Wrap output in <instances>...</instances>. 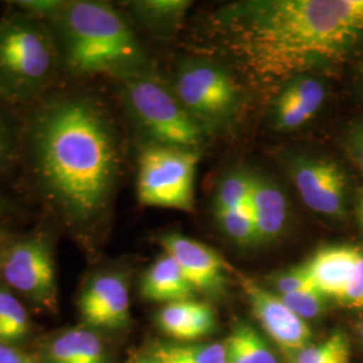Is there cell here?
Wrapping results in <instances>:
<instances>
[{
  "label": "cell",
  "instance_id": "6da1fadb",
  "mask_svg": "<svg viewBox=\"0 0 363 363\" xmlns=\"http://www.w3.org/2000/svg\"><path fill=\"white\" fill-rule=\"evenodd\" d=\"M21 111L19 166L28 190L58 226L89 242L111 211L121 167L106 106L65 79Z\"/></svg>",
  "mask_w": 363,
  "mask_h": 363
},
{
  "label": "cell",
  "instance_id": "7a4b0ae2",
  "mask_svg": "<svg viewBox=\"0 0 363 363\" xmlns=\"http://www.w3.org/2000/svg\"><path fill=\"white\" fill-rule=\"evenodd\" d=\"M228 50L264 82L311 76L363 34V0H250L217 15Z\"/></svg>",
  "mask_w": 363,
  "mask_h": 363
},
{
  "label": "cell",
  "instance_id": "3957f363",
  "mask_svg": "<svg viewBox=\"0 0 363 363\" xmlns=\"http://www.w3.org/2000/svg\"><path fill=\"white\" fill-rule=\"evenodd\" d=\"M48 25L69 81L116 79L151 66L130 22L106 1L67 0Z\"/></svg>",
  "mask_w": 363,
  "mask_h": 363
},
{
  "label": "cell",
  "instance_id": "277c9868",
  "mask_svg": "<svg viewBox=\"0 0 363 363\" xmlns=\"http://www.w3.org/2000/svg\"><path fill=\"white\" fill-rule=\"evenodd\" d=\"M64 81L52 30L25 13L0 21V104L23 109Z\"/></svg>",
  "mask_w": 363,
  "mask_h": 363
},
{
  "label": "cell",
  "instance_id": "5b68a950",
  "mask_svg": "<svg viewBox=\"0 0 363 363\" xmlns=\"http://www.w3.org/2000/svg\"><path fill=\"white\" fill-rule=\"evenodd\" d=\"M120 101L143 145L155 144L195 150L202 128L186 112L177 94L152 66L115 79Z\"/></svg>",
  "mask_w": 363,
  "mask_h": 363
},
{
  "label": "cell",
  "instance_id": "8992f818",
  "mask_svg": "<svg viewBox=\"0 0 363 363\" xmlns=\"http://www.w3.org/2000/svg\"><path fill=\"white\" fill-rule=\"evenodd\" d=\"M195 150L143 145L138 159L136 194L143 206L190 213L194 208Z\"/></svg>",
  "mask_w": 363,
  "mask_h": 363
},
{
  "label": "cell",
  "instance_id": "52a82bcc",
  "mask_svg": "<svg viewBox=\"0 0 363 363\" xmlns=\"http://www.w3.org/2000/svg\"><path fill=\"white\" fill-rule=\"evenodd\" d=\"M0 277L15 295L39 310L55 311L58 284L52 230L40 226L26 235H13L0 265Z\"/></svg>",
  "mask_w": 363,
  "mask_h": 363
},
{
  "label": "cell",
  "instance_id": "ba28073f",
  "mask_svg": "<svg viewBox=\"0 0 363 363\" xmlns=\"http://www.w3.org/2000/svg\"><path fill=\"white\" fill-rule=\"evenodd\" d=\"M172 91L202 130L226 124L238 111L240 91L235 81L225 69L210 62H182Z\"/></svg>",
  "mask_w": 363,
  "mask_h": 363
},
{
  "label": "cell",
  "instance_id": "9c48e42d",
  "mask_svg": "<svg viewBox=\"0 0 363 363\" xmlns=\"http://www.w3.org/2000/svg\"><path fill=\"white\" fill-rule=\"evenodd\" d=\"M284 169L300 199L313 213L339 217L346 202L347 178L335 162L315 156L289 155Z\"/></svg>",
  "mask_w": 363,
  "mask_h": 363
},
{
  "label": "cell",
  "instance_id": "30bf717a",
  "mask_svg": "<svg viewBox=\"0 0 363 363\" xmlns=\"http://www.w3.org/2000/svg\"><path fill=\"white\" fill-rule=\"evenodd\" d=\"M78 311L88 328L120 330L130 319V286L117 271L93 273L78 295Z\"/></svg>",
  "mask_w": 363,
  "mask_h": 363
},
{
  "label": "cell",
  "instance_id": "8fae6325",
  "mask_svg": "<svg viewBox=\"0 0 363 363\" xmlns=\"http://www.w3.org/2000/svg\"><path fill=\"white\" fill-rule=\"evenodd\" d=\"M240 283L250 311L283 350L294 354L311 343L308 323L291 311L279 295L259 286L250 277L240 276Z\"/></svg>",
  "mask_w": 363,
  "mask_h": 363
},
{
  "label": "cell",
  "instance_id": "7c38bea8",
  "mask_svg": "<svg viewBox=\"0 0 363 363\" xmlns=\"http://www.w3.org/2000/svg\"><path fill=\"white\" fill-rule=\"evenodd\" d=\"M159 244L177 261L196 292L218 295L225 289L226 267L216 250L175 232L160 235Z\"/></svg>",
  "mask_w": 363,
  "mask_h": 363
},
{
  "label": "cell",
  "instance_id": "4fadbf2b",
  "mask_svg": "<svg viewBox=\"0 0 363 363\" xmlns=\"http://www.w3.org/2000/svg\"><path fill=\"white\" fill-rule=\"evenodd\" d=\"M325 85L313 76L286 81L272 105V124L276 130H294L304 127L325 104Z\"/></svg>",
  "mask_w": 363,
  "mask_h": 363
},
{
  "label": "cell",
  "instance_id": "5bb4252c",
  "mask_svg": "<svg viewBox=\"0 0 363 363\" xmlns=\"http://www.w3.org/2000/svg\"><path fill=\"white\" fill-rule=\"evenodd\" d=\"M362 255L358 247L346 245L318 250L306 262L315 288L325 298L339 300L349 286Z\"/></svg>",
  "mask_w": 363,
  "mask_h": 363
},
{
  "label": "cell",
  "instance_id": "9a60e30c",
  "mask_svg": "<svg viewBox=\"0 0 363 363\" xmlns=\"http://www.w3.org/2000/svg\"><path fill=\"white\" fill-rule=\"evenodd\" d=\"M249 213L253 220L257 242H272L286 229L288 218L286 194L276 182L268 177L255 174Z\"/></svg>",
  "mask_w": 363,
  "mask_h": 363
},
{
  "label": "cell",
  "instance_id": "2e32d148",
  "mask_svg": "<svg viewBox=\"0 0 363 363\" xmlns=\"http://www.w3.org/2000/svg\"><path fill=\"white\" fill-rule=\"evenodd\" d=\"M156 322L169 337L190 343L213 334L217 316L206 303L190 298L164 304L156 316Z\"/></svg>",
  "mask_w": 363,
  "mask_h": 363
},
{
  "label": "cell",
  "instance_id": "e0dca14e",
  "mask_svg": "<svg viewBox=\"0 0 363 363\" xmlns=\"http://www.w3.org/2000/svg\"><path fill=\"white\" fill-rule=\"evenodd\" d=\"M194 286L182 272L177 261L164 253L145 271L140 283V294L148 301L177 303L194 298Z\"/></svg>",
  "mask_w": 363,
  "mask_h": 363
},
{
  "label": "cell",
  "instance_id": "ac0fdd59",
  "mask_svg": "<svg viewBox=\"0 0 363 363\" xmlns=\"http://www.w3.org/2000/svg\"><path fill=\"white\" fill-rule=\"evenodd\" d=\"M43 363H109L104 342L88 327L72 328L52 337Z\"/></svg>",
  "mask_w": 363,
  "mask_h": 363
},
{
  "label": "cell",
  "instance_id": "d6986e66",
  "mask_svg": "<svg viewBox=\"0 0 363 363\" xmlns=\"http://www.w3.org/2000/svg\"><path fill=\"white\" fill-rule=\"evenodd\" d=\"M135 21L157 38H169L181 26L191 1L136 0L125 3Z\"/></svg>",
  "mask_w": 363,
  "mask_h": 363
},
{
  "label": "cell",
  "instance_id": "ffe728a7",
  "mask_svg": "<svg viewBox=\"0 0 363 363\" xmlns=\"http://www.w3.org/2000/svg\"><path fill=\"white\" fill-rule=\"evenodd\" d=\"M223 345L228 363H279L271 347L252 325L237 323Z\"/></svg>",
  "mask_w": 363,
  "mask_h": 363
},
{
  "label": "cell",
  "instance_id": "44dd1931",
  "mask_svg": "<svg viewBox=\"0 0 363 363\" xmlns=\"http://www.w3.org/2000/svg\"><path fill=\"white\" fill-rule=\"evenodd\" d=\"M30 333L26 308L11 289L0 286V342L16 345Z\"/></svg>",
  "mask_w": 363,
  "mask_h": 363
},
{
  "label": "cell",
  "instance_id": "7402d4cb",
  "mask_svg": "<svg viewBox=\"0 0 363 363\" xmlns=\"http://www.w3.org/2000/svg\"><path fill=\"white\" fill-rule=\"evenodd\" d=\"M151 354L164 363H228L223 343L162 345Z\"/></svg>",
  "mask_w": 363,
  "mask_h": 363
},
{
  "label": "cell",
  "instance_id": "603a6c76",
  "mask_svg": "<svg viewBox=\"0 0 363 363\" xmlns=\"http://www.w3.org/2000/svg\"><path fill=\"white\" fill-rule=\"evenodd\" d=\"M255 174L247 169H234L220 179L216 198H214V214L249 208L250 195L253 190Z\"/></svg>",
  "mask_w": 363,
  "mask_h": 363
},
{
  "label": "cell",
  "instance_id": "cb8c5ba5",
  "mask_svg": "<svg viewBox=\"0 0 363 363\" xmlns=\"http://www.w3.org/2000/svg\"><path fill=\"white\" fill-rule=\"evenodd\" d=\"M291 355V363H349L350 340L345 333L335 331L323 340L310 343Z\"/></svg>",
  "mask_w": 363,
  "mask_h": 363
},
{
  "label": "cell",
  "instance_id": "d4e9b609",
  "mask_svg": "<svg viewBox=\"0 0 363 363\" xmlns=\"http://www.w3.org/2000/svg\"><path fill=\"white\" fill-rule=\"evenodd\" d=\"M21 127L18 116L0 104V177L19 164Z\"/></svg>",
  "mask_w": 363,
  "mask_h": 363
},
{
  "label": "cell",
  "instance_id": "484cf974",
  "mask_svg": "<svg viewBox=\"0 0 363 363\" xmlns=\"http://www.w3.org/2000/svg\"><path fill=\"white\" fill-rule=\"evenodd\" d=\"M216 218L218 220L223 233L235 244L244 247L259 244L249 208H237L217 213Z\"/></svg>",
  "mask_w": 363,
  "mask_h": 363
},
{
  "label": "cell",
  "instance_id": "4316f807",
  "mask_svg": "<svg viewBox=\"0 0 363 363\" xmlns=\"http://www.w3.org/2000/svg\"><path fill=\"white\" fill-rule=\"evenodd\" d=\"M280 298L286 304V307L292 312H295L298 318L303 320L316 319L322 315L325 308V296L320 294L318 289L311 288L306 291H300L295 294H289Z\"/></svg>",
  "mask_w": 363,
  "mask_h": 363
},
{
  "label": "cell",
  "instance_id": "83f0119b",
  "mask_svg": "<svg viewBox=\"0 0 363 363\" xmlns=\"http://www.w3.org/2000/svg\"><path fill=\"white\" fill-rule=\"evenodd\" d=\"M273 286L276 289V295L279 296L315 288L306 264L277 273L273 277Z\"/></svg>",
  "mask_w": 363,
  "mask_h": 363
},
{
  "label": "cell",
  "instance_id": "f1b7e54d",
  "mask_svg": "<svg viewBox=\"0 0 363 363\" xmlns=\"http://www.w3.org/2000/svg\"><path fill=\"white\" fill-rule=\"evenodd\" d=\"M67 0H16L10 1V7L43 22H50L65 7Z\"/></svg>",
  "mask_w": 363,
  "mask_h": 363
},
{
  "label": "cell",
  "instance_id": "f546056e",
  "mask_svg": "<svg viewBox=\"0 0 363 363\" xmlns=\"http://www.w3.org/2000/svg\"><path fill=\"white\" fill-rule=\"evenodd\" d=\"M337 301L352 310L363 311V255L357 265L355 272L352 274L349 286Z\"/></svg>",
  "mask_w": 363,
  "mask_h": 363
},
{
  "label": "cell",
  "instance_id": "4dcf8cb0",
  "mask_svg": "<svg viewBox=\"0 0 363 363\" xmlns=\"http://www.w3.org/2000/svg\"><path fill=\"white\" fill-rule=\"evenodd\" d=\"M0 363H38L37 359L27 354L25 351L19 350L13 345H6L0 342Z\"/></svg>",
  "mask_w": 363,
  "mask_h": 363
},
{
  "label": "cell",
  "instance_id": "1f68e13d",
  "mask_svg": "<svg viewBox=\"0 0 363 363\" xmlns=\"http://www.w3.org/2000/svg\"><path fill=\"white\" fill-rule=\"evenodd\" d=\"M349 154L354 163L363 171V127L354 130L349 140Z\"/></svg>",
  "mask_w": 363,
  "mask_h": 363
},
{
  "label": "cell",
  "instance_id": "d6a6232c",
  "mask_svg": "<svg viewBox=\"0 0 363 363\" xmlns=\"http://www.w3.org/2000/svg\"><path fill=\"white\" fill-rule=\"evenodd\" d=\"M22 211H23L22 208H19L11 198L0 193V220L10 218L13 216H19Z\"/></svg>",
  "mask_w": 363,
  "mask_h": 363
},
{
  "label": "cell",
  "instance_id": "836d02e7",
  "mask_svg": "<svg viewBox=\"0 0 363 363\" xmlns=\"http://www.w3.org/2000/svg\"><path fill=\"white\" fill-rule=\"evenodd\" d=\"M1 220H0V265H1V261H3V257H4V253H6L7 247H9L11 240L13 238V234L10 233V232L4 228V225H3Z\"/></svg>",
  "mask_w": 363,
  "mask_h": 363
},
{
  "label": "cell",
  "instance_id": "e575fe53",
  "mask_svg": "<svg viewBox=\"0 0 363 363\" xmlns=\"http://www.w3.org/2000/svg\"><path fill=\"white\" fill-rule=\"evenodd\" d=\"M133 363H164L162 362L160 359H157L152 354L150 355H144V357H139L138 359H135Z\"/></svg>",
  "mask_w": 363,
  "mask_h": 363
},
{
  "label": "cell",
  "instance_id": "d590c367",
  "mask_svg": "<svg viewBox=\"0 0 363 363\" xmlns=\"http://www.w3.org/2000/svg\"><path fill=\"white\" fill-rule=\"evenodd\" d=\"M357 213H358V220H359V223H361L363 229V190L362 193H361V196H359V203H358Z\"/></svg>",
  "mask_w": 363,
  "mask_h": 363
},
{
  "label": "cell",
  "instance_id": "8d00e7d4",
  "mask_svg": "<svg viewBox=\"0 0 363 363\" xmlns=\"http://www.w3.org/2000/svg\"><path fill=\"white\" fill-rule=\"evenodd\" d=\"M358 331H359V337H361V342H362L363 345V320L361 322V325H359V330Z\"/></svg>",
  "mask_w": 363,
  "mask_h": 363
}]
</instances>
